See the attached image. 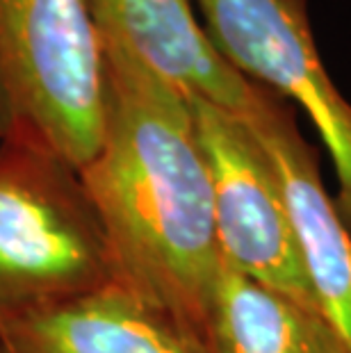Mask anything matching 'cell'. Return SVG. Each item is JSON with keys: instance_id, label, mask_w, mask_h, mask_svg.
Returning a JSON list of instances; mask_svg holds the SVG:
<instances>
[{"instance_id": "obj_4", "label": "cell", "mask_w": 351, "mask_h": 353, "mask_svg": "<svg viewBox=\"0 0 351 353\" xmlns=\"http://www.w3.org/2000/svg\"><path fill=\"white\" fill-rule=\"evenodd\" d=\"M212 190L221 262L240 276L319 312L281 180L240 117L190 101Z\"/></svg>"}, {"instance_id": "obj_2", "label": "cell", "mask_w": 351, "mask_h": 353, "mask_svg": "<svg viewBox=\"0 0 351 353\" xmlns=\"http://www.w3.org/2000/svg\"><path fill=\"white\" fill-rule=\"evenodd\" d=\"M103 48L89 0H0V144L80 171L99 151Z\"/></svg>"}, {"instance_id": "obj_7", "label": "cell", "mask_w": 351, "mask_h": 353, "mask_svg": "<svg viewBox=\"0 0 351 353\" xmlns=\"http://www.w3.org/2000/svg\"><path fill=\"white\" fill-rule=\"evenodd\" d=\"M89 10L101 37L123 43L188 101L246 121L270 96L214 50L190 0H89Z\"/></svg>"}, {"instance_id": "obj_1", "label": "cell", "mask_w": 351, "mask_h": 353, "mask_svg": "<svg viewBox=\"0 0 351 353\" xmlns=\"http://www.w3.org/2000/svg\"><path fill=\"white\" fill-rule=\"evenodd\" d=\"M101 48L103 134L78 176L117 283L208 351L223 262L192 103L123 43L101 37Z\"/></svg>"}, {"instance_id": "obj_3", "label": "cell", "mask_w": 351, "mask_h": 353, "mask_svg": "<svg viewBox=\"0 0 351 353\" xmlns=\"http://www.w3.org/2000/svg\"><path fill=\"white\" fill-rule=\"evenodd\" d=\"M110 285L114 260L78 171L0 144V330Z\"/></svg>"}, {"instance_id": "obj_5", "label": "cell", "mask_w": 351, "mask_h": 353, "mask_svg": "<svg viewBox=\"0 0 351 353\" xmlns=\"http://www.w3.org/2000/svg\"><path fill=\"white\" fill-rule=\"evenodd\" d=\"M214 50L246 80L297 105L333 160V203L351 232V103L324 69L308 0H197Z\"/></svg>"}, {"instance_id": "obj_8", "label": "cell", "mask_w": 351, "mask_h": 353, "mask_svg": "<svg viewBox=\"0 0 351 353\" xmlns=\"http://www.w3.org/2000/svg\"><path fill=\"white\" fill-rule=\"evenodd\" d=\"M0 353H208L121 285L0 330Z\"/></svg>"}, {"instance_id": "obj_9", "label": "cell", "mask_w": 351, "mask_h": 353, "mask_svg": "<svg viewBox=\"0 0 351 353\" xmlns=\"http://www.w3.org/2000/svg\"><path fill=\"white\" fill-rule=\"evenodd\" d=\"M208 353H351L322 312L221 267Z\"/></svg>"}, {"instance_id": "obj_6", "label": "cell", "mask_w": 351, "mask_h": 353, "mask_svg": "<svg viewBox=\"0 0 351 353\" xmlns=\"http://www.w3.org/2000/svg\"><path fill=\"white\" fill-rule=\"evenodd\" d=\"M244 123L281 180L319 312L351 349V232L324 187L315 148L299 130L297 110L276 94Z\"/></svg>"}]
</instances>
